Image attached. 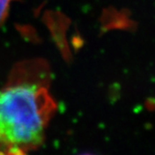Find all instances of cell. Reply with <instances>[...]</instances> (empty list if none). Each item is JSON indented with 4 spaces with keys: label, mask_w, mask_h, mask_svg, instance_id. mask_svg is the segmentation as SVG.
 Segmentation results:
<instances>
[{
    "label": "cell",
    "mask_w": 155,
    "mask_h": 155,
    "mask_svg": "<svg viewBox=\"0 0 155 155\" xmlns=\"http://www.w3.org/2000/svg\"><path fill=\"white\" fill-rule=\"evenodd\" d=\"M44 64L24 62L0 89V153L24 154L43 143L56 110Z\"/></svg>",
    "instance_id": "1"
},
{
    "label": "cell",
    "mask_w": 155,
    "mask_h": 155,
    "mask_svg": "<svg viewBox=\"0 0 155 155\" xmlns=\"http://www.w3.org/2000/svg\"><path fill=\"white\" fill-rule=\"evenodd\" d=\"M12 1L13 0H0V25L4 23L8 17Z\"/></svg>",
    "instance_id": "2"
}]
</instances>
